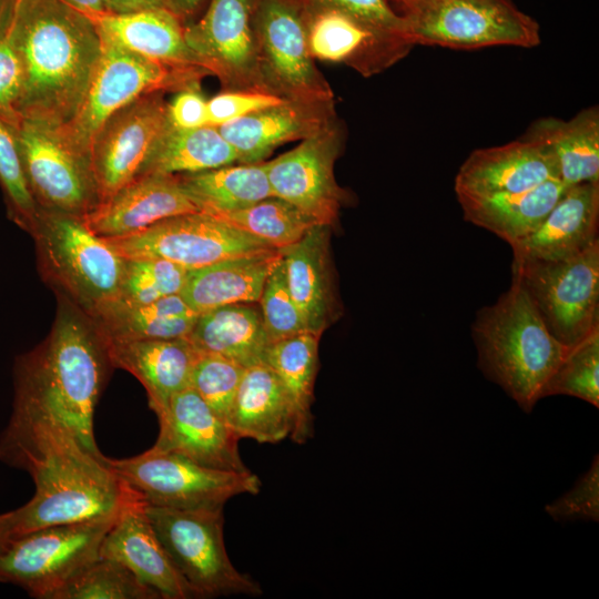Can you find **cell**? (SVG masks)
I'll use <instances>...</instances> for the list:
<instances>
[{"mask_svg": "<svg viewBox=\"0 0 599 599\" xmlns=\"http://www.w3.org/2000/svg\"><path fill=\"white\" fill-rule=\"evenodd\" d=\"M111 365L106 342L89 315L58 295L49 335L14 364L12 414L0 444L54 423L91 454L103 457L93 430L94 410Z\"/></svg>", "mask_w": 599, "mask_h": 599, "instance_id": "1", "label": "cell"}, {"mask_svg": "<svg viewBox=\"0 0 599 599\" xmlns=\"http://www.w3.org/2000/svg\"><path fill=\"white\" fill-rule=\"evenodd\" d=\"M7 39L22 70L21 121L64 128L79 112L101 57L92 18L62 0H19Z\"/></svg>", "mask_w": 599, "mask_h": 599, "instance_id": "2", "label": "cell"}, {"mask_svg": "<svg viewBox=\"0 0 599 599\" xmlns=\"http://www.w3.org/2000/svg\"><path fill=\"white\" fill-rule=\"evenodd\" d=\"M0 459L22 468L33 497L8 514L12 538L40 528L116 516L139 494L59 424L34 426L0 444ZM11 538V539H12Z\"/></svg>", "mask_w": 599, "mask_h": 599, "instance_id": "3", "label": "cell"}, {"mask_svg": "<svg viewBox=\"0 0 599 599\" xmlns=\"http://www.w3.org/2000/svg\"><path fill=\"white\" fill-rule=\"evenodd\" d=\"M478 368L524 412H531L569 347L557 341L525 291L511 280L498 300L478 309L471 324Z\"/></svg>", "mask_w": 599, "mask_h": 599, "instance_id": "4", "label": "cell"}, {"mask_svg": "<svg viewBox=\"0 0 599 599\" xmlns=\"http://www.w3.org/2000/svg\"><path fill=\"white\" fill-rule=\"evenodd\" d=\"M30 235L39 271L58 295L89 316L116 297L126 258L82 216L39 210Z\"/></svg>", "mask_w": 599, "mask_h": 599, "instance_id": "5", "label": "cell"}, {"mask_svg": "<svg viewBox=\"0 0 599 599\" xmlns=\"http://www.w3.org/2000/svg\"><path fill=\"white\" fill-rule=\"evenodd\" d=\"M101 40V57L81 108L70 123L55 131L67 145L89 160L95 134L118 110L148 93H175L201 83L210 74L202 68L167 65L109 39Z\"/></svg>", "mask_w": 599, "mask_h": 599, "instance_id": "6", "label": "cell"}, {"mask_svg": "<svg viewBox=\"0 0 599 599\" xmlns=\"http://www.w3.org/2000/svg\"><path fill=\"white\" fill-rule=\"evenodd\" d=\"M414 44L473 50L493 45L534 48L535 19L510 0H393Z\"/></svg>", "mask_w": 599, "mask_h": 599, "instance_id": "7", "label": "cell"}, {"mask_svg": "<svg viewBox=\"0 0 599 599\" xmlns=\"http://www.w3.org/2000/svg\"><path fill=\"white\" fill-rule=\"evenodd\" d=\"M145 514L176 569L199 598L260 596V585L231 562L223 507L177 509L144 502Z\"/></svg>", "mask_w": 599, "mask_h": 599, "instance_id": "8", "label": "cell"}, {"mask_svg": "<svg viewBox=\"0 0 599 599\" xmlns=\"http://www.w3.org/2000/svg\"><path fill=\"white\" fill-rule=\"evenodd\" d=\"M511 276L565 346L599 328V240L562 260L512 262Z\"/></svg>", "mask_w": 599, "mask_h": 599, "instance_id": "9", "label": "cell"}, {"mask_svg": "<svg viewBox=\"0 0 599 599\" xmlns=\"http://www.w3.org/2000/svg\"><path fill=\"white\" fill-rule=\"evenodd\" d=\"M110 467L151 506L177 509L219 508L243 494L256 495L261 480L250 469L223 470L154 447Z\"/></svg>", "mask_w": 599, "mask_h": 599, "instance_id": "10", "label": "cell"}, {"mask_svg": "<svg viewBox=\"0 0 599 599\" xmlns=\"http://www.w3.org/2000/svg\"><path fill=\"white\" fill-rule=\"evenodd\" d=\"M118 515L49 526L12 538L0 554V582L21 587L33 598L49 599L100 557L103 539Z\"/></svg>", "mask_w": 599, "mask_h": 599, "instance_id": "11", "label": "cell"}, {"mask_svg": "<svg viewBox=\"0 0 599 599\" xmlns=\"http://www.w3.org/2000/svg\"><path fill=\"white\" fill-rule=\"evenodd\" d=\"M254 30L268 93L293 101H335L308 49L303 0H256Z\"/></svg>", "mask_w": 599, "mask_h": 599, "instance_id": "12", "label": "cell"}, {"mask_svg": "<svg viewBox=\"0 0 599 599\" xmlns=\"http://www.w3.org/2000/svg\"><path fill=\"white\" fill-rule=\"evenodd\" d=\"M105 240L125 258H160L187 270L233 256L275 250L204 212L172 216L141 232Z\"/></svg>", "mask_w": 599, "mask_h": 599, "instance_id": "13", "label": "cell"}, {"mask_svg": "<svg viewBox=\"0 0 599 599\" xmlns=\"http://www.w3.org/2000/svg\"><path fill=\"white\" fill-rule=\"evenodd\" d=\"M9 130V129H8ZM39 210L84 217L100 203L90 160L55 131L29 121L9 130Z\"/></svg>", "mask_w": 599, "mask_h": 599, "instance_id": "14", "label": "cell"}, {"mask_svg": "<svg viewBox=\"0 0 599 599\" xmlns=\"http://www.w3.org/2000/svg\"><path fill=\"white\" fill-rule=\"evenodd\" d=\"M255 6L256 0H210L199 20L184 24L186 44L224 91L268 93L258 67Z\"/></svg>", "mask_w": 599, "mask_h": 599, "instance_id": "15", "label": "cell"}, {"mask_svg": "<svg viewBox=\"0 0 599 599\" xmlns=\"http://www.w3.org/2000/svg\"><path fill=\"white\" fill-rule=\"evenodd\" d=\"M343 142V129L335 118L296 148L266 162L273 195L295 205L318 224L333 226L347 200L334 174Z\"/></svg>", "mask_w": 599, "mask_h": 599, "instance_id": "16", "label": "cell"}, {"mask_svg": "<svg viewBox=\"0 0 599 599\" xmlns=\"http://www.w3.org/2000/svg\"><path fill=\"white\" fill-rule=\"evenodd\" d=\"M167 124L164 92L144 94L104 122L90 149V164L100 203L138 176Z\"/></svg>", "mask_w": 599, "mask_h": 599, "instance_id": "17", "label": "cell"}, {"mask_svg": "<svg viewBox=\"0 0 599 599\" xmlns=\"http://www.w3.org/2000/svg\"><path fill=\"white\" fill-rule=\"evenodd\" d=\"M307 43L314 60L342 63L367 78L405 58L415 45L405 34L338 9L303 1Z\"/></svg>", "mask_w": 599, "mask_h": 599, "instance_id": "18", "label": "cell"}, {"mask_svg": "<svg viewBox=\"0 0 599 599\" xmlns=\"http://www.w3.org/2000/svg\"><path fill=\"white\" fill-rule=\"evenodd\" d=\"M158 419L160 430L152 447L211 468L248 470L240 455V437L191 386L176 393Z\"/></svg>", "mask_w": 599, "mask_h": 599, "instance_id": "19", "label": "cell"}, {"mask_svg": "<svg viewBox=\"0 0 599 599\" xmlns=\"http://www.w3.org/2000/svg\"><path fill=\"white\" fill-rule=\"evenodd\" d=\"M201 212L179 174H145L133 179L85 215L89 229L103 238L141 232L165 219Z\"/></svg>", "mask_w": 599, "mask_h": 599, "instance_id": "20", "label": "cell"}, {"mask_svg": "<svg viewBox=\"0 0 599 599\" xmlns=\"http://www.w3.org/2000/svg\"><path fill=\"white\" fill-rule=\"evenodd\" d=\"M100 556L122 564L161 599L199 598L161 544L140 496L120 511L103 539Z\"/></svg>", "mask_w": 599, "mask_h": 599, "instance_id": "21", "label": "cell"}, {"mask_svg": "<svg viewBox=\"0 0 599 599\" xmlns=\"http://www.w3.org/2000/svg\"><path fill=\"white\" fill-rule=\"evenodd\" d=\"M331 227L316 224L300 241L278 250L288 290L306 328L319 337L342 315L331 256Z\"/></svg>", "mask_w": 599, "mask_h": 599, "instance_id": "22", "label": "cell"}, {"mask_svg": "<svg viewBox=\"0 0 599 599\" xmlns=\"http://www.w3.org/2000/svg\"><path fill=\"white\" fill-rule=\"evenodd\" d=\"M559 180L550 152L526 134L516 141L473 151L455 177L456 195L516 193Z\"/></svg>", "mask_w": 599, "mask_h": 599, "instance_id": "23", "label": "cell"}, {"mask_svg": "<svg viewBox=\"0 0 599 599\" xmlns=\"http://www.w3.org/2000/svg\"><path fill=\"white\" fill-rule=\"evenodd\" d=\"M336 118L335 101L285 100L217 126L237 163H260L280 145L304 140Z\"/></svg>", "mask_w": 599, "mask_h": 599, "instance_id": "24", "label": "cell"}, {"mask_svg": "<svg viewBox=\"0 0 599 599\" xmlns=\"http://www.w3.org/2000/svg\"><path fill=\"white\" fill-rule=\"evenodd\" d=\"M599 182L568 186L542 222L510 245L512 262L557 261L598 241Z\"/></svg>", "mask_w": 599, "mask_h": 599, "instance_id": "25", "label": "cell"}, {"mask_svg": "<svg viewBox=\"0 0 599 599\" xmlns=\"http://www.w3.org/2000/svg\"><path fill=\"white\" fill-rule=\"evenodd\" d=\"M113 368L131 373L143 385L151 409L161 416L171 398L191 386L200 351L186 337L105 341Z\"/></svg>", "mask_w": 599, "mask_h": 599, "instance_id": "26", "label": "cell"}, {"mask_svg": "<svg viewBox=\"0 0 599 599\" xmlns=\"http://www.w3.org/2000/svg\"><path fill=\"white\" fill-rule=\"evenodd\" d=\"M295 423L292 399L265 363L244 369L227 424L241 438L275 444L290 437Z\"/></svg>", "mask_w": 599, "mask_h": 599, "instance_id": "27", "label": "cell"}, {"mask_svg": "<svg viewBox=\"0 0 599 599\" xmlns=\"http://www.w3.org/2000/svg\"><path fill=\"white\" fill-rule=\"evenodd\" d=\"M280 255L278 250H268L189 270L180 295L196 314L229 304L258 303Z\"/></svg>", "mask_w": 599, "mask_h": 599, "instance_id": "28", "label": "cell"}, {"mask_svg": "<svg viewBox=\"0 0 599 599\" xmlns=\"http://www.w3.org/2000/svg\"><path fill=\"white\" fill-rule=\"evenodd\" d=\"M90 17L102 38L123 48L167 65L202 68L186 44L183 21L166 8Z\"/></svg>", "mask_w": 599, "mask_h": 599, "instance_id": "29", "label": "cell"}, {"mask_svg": "<svg viewBox=\"0 0 599 599\" xmlns=\"http://www.w3.org/2000/svg\"><path fill=\"white\" fill-rule=\"evenodd\" d=\"M567 187L555 179L521 192L457 195V199L466 221L511 245L542 222Z\"/></svg>", "mask_w": 599, "mask_h": 599, "instance_id": "30", "label": "cell"}, {"mask_svg": "<svg viewBox=\"0 0 599 599\" xmlns=\"http://www.w3.org/2000/svg\"><path fill=\"white\" fill-rule=\"evenodd\" d=\"M186 337L201 353L220 355L244 368L263 363L271 344L255 303L229 304L200 313Z\"/></svg>", "mask_w": 599, "mask_h": 599, "instance_id": "31", "label": "cell"}, {"mask_svg": "<svg viewBox=\"0 0 599 599\" xmlns=\"http://www.w3.org/2000/svg\"><path fill=\"white\" fill-rule=\"evenodd\" d=\"M551 154L558 179L567 186L599 182V111L581 110L565 121L545 118L535 121L525 133Z\"/></svg>", "mask_w": 599, "mask_h": 599, "instance_id": "32", "label": "cell"}, {"mask_svg": "<svg viewBox=\"0 0 599 599\" xmlns=\"http://www.w3.org/2000/svg\"><path fill=\"white\" fill-rule=\"evenodd\" d=\"M197 315L180 294L142 305L111 301L90 318L105 341H141L187 336Z\"/></svg>", "mask_w": 599, "mask_h": 599, "instance_id": "33", "label": "cell"}, {"mask_svg": "<svg viewBox=\"0 0 599 599\" xmlns=\"http://www.w3.org/2000/svg\"><path fill=\"white\" fill-rule=\"evenodd\" d=\"M236 153L217 128L179 129L167 124L154 143L138 176L191 174L234 164Z\"/></svg>", "mask_w": 599, "mask_h": 599, "instance_id": "34", "label": "cell"}, {"mask_svg": "<svg viewBox=\"0 0 599 599\" xmlns=\"http://www.w3.org/2000/svg\"><path fill=\"white\" fill-rule=\"evenodd\" d=\"M319 336L305 332L272 342L264 362L278 376L288 393L295 412V423L290 438L296 444L306 443L313 435L312 404L318 369Z\"/></svg>", "mask_w": 599, "mask_h": 599, "instance_id": "35", "label": "cell"}, {"mask_svg": "<svg viewBox=\"0 0 599 599\" xmlns=\"http://www.w3.org/2000/svg\"><path fill=\"white\" fill-rule=\"evenodd\" d=\"M179 176L201 212L212 215L241 210L273 195L266 162L230 164Z\"/></svg>", "mask_w": 599, "mask_h": 599, "instance_id": "36", "label": "cell"}, {"mask_svg": "<svg viewBox=\"0 0 599 599\" xmlns=\"http://www.w3.org/2000/svg\"><path fill=\"white\" fill-rule=\"evenodd\" d=\"M213 216L266 242L275 250L296 243L318 224L295 205L274 195L247 207Z\"/></svg>", "mask_w": 599, "mask_h": 599, "instance_id": "37", "label": "cell"}, {"mask_svg": "<svg viewBox=\"0 0 599 599\" xmlns=\"http://www.w3.org/2000/svg\"><path fill=\"white\" fill-rule=\"evenodd\" d=\"M49 599H161L122 564L99 557L60 587Z\"/></svg>", "mask_w": 599, "mask_h": 599, "instance_id": "38", "label": "cell"}, {"mask_svg": "<svg viewBox=\"0 0 599 599\" xmlns=\"http://www.w3.org/2000/svg\"><path fill=\"white\" fill-rule=\"evenodd\" d=\"M187 268L160 258H126L124 274L113 301L142 305L180 294Z\"/></svg>", "mask_w": 599, "mask_h": 599, "instance_id": "39", "label": "cell"}, {"mask_svg": "<svg viewBox=\"0 0 599 599\" xmlns=\"http://www.w3.org/2000/svg\"><path fill=\"white\" fill-rule=\"evenodd\" d=\"M569 395L599 407V328L571 347L552 376L544 397Z\"/></svg>", "mask_w": 599, "mask_h": 599, "instance_id": "40", "label": "cell"}, {"mask_svg": "<svg viewBox=\"0 0 599 599\" xmlns=\"http://www.w3.org/2000/svg\"><path fill=\"white\" fill-rule=\"evenodd\" d=\"M0 189L9 219L29 234L39 209L29 191L16 141L0 121Z\"/></svg>", "mask_w": 599, "mask_h": 599, "instance_id": "41", "label": "cell"}, {"mask_svg": "<svg viewBox=\"0 0 599 599\" xmlns=\"http://www.w3.org/2000/svg\"><path fill=\"white\" fill-rule=\"evenodd\" d=\"M244 369L220 355L200 353L192 372L191 387L227 423Z\"/></svg>", "mask_w": 599, "mask_h": 599, "instance_id": "42", "label": "cell"}, {"mask_svg": "<svg viewBox=\"0 0 599 599\" xmlns=\"http://www.w3.org/2000/svg\"><path fill=\"white\" fill-rule=\"evenodd\" d=\"M258 306L271 343L308 332L288 290L282 255L276 260L265 281Z\"/></svg>", "mask_w": 599, "mask_h": 599, "instance_id": "43", "label": "cell"}, {"mask_svg": "<svg viewBox=\"0 0 599 599\" xmlns=\"http://www.w3.org/2000/svg\"><path fill=\"white\" fill-rule=\"evenodd\" d=\"M547 514L556 521L599 520V458L598 455L591 467L561 497L546 506Z\"/></svg>", "mask_w": 599, "mask_h": 599, "instance_id": "44", "label": "cell"}, {"mask_svg": "<svg viewBox=\"0 0 599 599\" xmlns=\"http://www.w3.org/2000/svg\"><path fill=\"white\" fill-rule=\"evenodd\" d=\"M284 99L257 91H222L207 100V124L220 126L261 109L278 104Z\"/></svg>", "mask_w": 599, "mask_h": 599, "instance_id": "45", "label": "cell"}, {"mask_svg": "<svg viewBox=\"0 0 599 599\" xmlns=\"http://www.w3.org/2000/svg\"><path fill=\"white\" fill-rule=\"evenodd\" d=\"M22 92V70L7 37L0 42V121L13 130L21 123L18 105Z\"/></svg>", "mask_w": 599, "mask_h": 599, "instance_id": "46", "label": "cell"}, {"mask_svg": "<svg viewBox=\"0 0 599 599\" xmlns=\"http://www.w3.org/2000/svg\"><path fill=\"white\" fill-rule=\"evenodd\" d=\"M307 4L338 9L379 27L403 33L409 39L404 18L388 0H303ZM412 40V39H410Z\"/></svg>", "mask_w": 599, "mask_h": 599, "instance_id": "47", "label": "cell"}, {"mask_svg": "<svg viewBox=\"0 0 599 599\" xmlns=\"http://www.w3.org/2000/svg\"><path fill=\"white\" fill-rule=\"evenodd\" d=\"M167 119L171 125L179 129H194L207 124V100L204 98L201 83L175 92L167 103Z\"/></svg>", "mask_w": 599, "mask_h": 599, "instance_id": "48", "label": "cell"}, {"mask_svg": "<svg viewBox=\"0 0 599 599\" xmlns=\"http://www.w3.org/2000/svg\"><path fill=\"white\" fill-rule=\"evenodd\" d=\"M108 13L124 14L153 8H167L166 0H105ZM171 11V10H170Z\"/></svg>", "mask_w": 599, "mask_h": 599, "instance_id": "49", "label": "cell"}, {"mask_svg": "<svg viewBox=\"0 0 599 599\" xmlns=\"http://www.w3.org/2000/svg\"><path fill=\"white\" fill-rule=\"evenodd\" d=\"M205 0H166L169 10L176 14L183 23L192 21Z\"/></svg>", "mask_w": 599, "mask_h": 599, "instance_id": "50", "label": "cell"}, {"mask_svg": "<svg viewBox=\"0 0 599 599\" xmlns=\"http://www.w3.org/2000/svg\"><path fill=\"white\" fill-rule=\"evenodd\" d=\"M19 0H0V42L7 37Z\"/></svg>", "mask_w": 599, "mask_h": 599, "instance_id": "51", "label": "cell"}, {"mask_svg": "<svg viewBox=\"0 0 599 599\" xmlns=\"http://www.w3.org/2000/svg\"><path fill=\"white\" fill-rule=\"evenodd\" d=\"M69 6L87 13L88 16H99L108 13L105 0H62Z\"/></svg>", "mask_w": 599, "mask_h": 599, "instance_id": "52", "label": "cell"}, {"mask_svg": "<svg viewBox=\"0 0 599 599\" xmlns=\"http://www.w3.org/2000/svg\"><path fill=\"white\" fill-rule=\"evenodd\" d=\"M11 529L8 514H0V554L11 540Z\"/></svg>", "mask_w": 599, "mask_h": 599, "instance_id": "53", "label": "cell"}]
</instances>
